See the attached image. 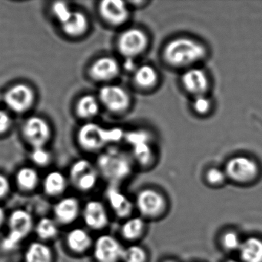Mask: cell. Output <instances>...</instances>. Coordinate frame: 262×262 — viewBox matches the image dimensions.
I'll return each mask as SVG.
<instances>
[{
  "instance_id": "cell-1",
  "label": "cell",
  "mask_w": 262,
  "mask_h": 262,
  "mask_svg": "<svg viewBox=\"0 0 262 262\" xmlns=\"http://www.w3.org/2000/svg\"><path fill=\"white\" fill-rule=\"evenodd\" d=\"M206 56L207 49L202 42L185 36L171 39L163 50L164 60L174 68H191Z\"/></svg>"
},
{
  "instance_id": "cell-2",
  "label": "cell",
  "mask_w": 262,
  "mask_h": 262,
  "mask_svg": "<svg viewBox=\"0 0 262 262\" xmlns=\"http://www.w3.org/2000/svg\"><path fill=\"white\" fill-rule=\"evenodd\" d=\"M97 168L105 179L117 185L131 176L133 159L120 150L110 148L99 156Z\"/></svg>"
},
{
  "instance_id": "cell-3",
  "label": "cell",
  "mask_w": 262,
  "mask_h": 262,
  "mask_svg": "<svg viewBox=\"0 0 262 262\" xmlns=\"http://www.w3.org/2000/svg\"><path fill=\"white\" fill-rule=\"evenodd\" d=\"M119 129H107L96 123L82 125L78 133V141L82 148L87 151H98L107 144L120 138Z\"/></svg>"
},
{
  "instance_id": "cell-4",
  "label": "cell",
  "mask_w": 262,
  "mask_h": 262,
  "mask_svg": "<svg viewBox=\"0 0 262 262\" xmlns=\"http://www.w3.org/2000/svg\"><path fill=\"white\" fill-rule=\"evenodd\" d=\"M33 226L31 214L24 209L13 211L9 217V232L2 242V248L11 251L28 236Z\"/></svg>"
},
{
  "instance_id": "cell-5",
  "label": "cell",
  "mask_w": 262,
  "mask_h": 262,
  "mask_svg": "<svg viewBox=\"0 0 262 262\" xmlns=\"http://www.w3.org/2000/svg\"><path fill=\"white\" fill-rule=\"evenodd\" d=\"M135 208L144 219H159L168 209L166 198L154 188H145L136 194Z\"/></svg>"
},
{
  "instance_id": "cell-6",
  "label": "cell",
  "mask_w": 262,
  "mask_h": 262,
  "mask_svg": "<svg viewBox=\"0 0 262 262\" xmlns=\"http://www.w3.org/2000/svg\"><path fill=\"white\" fill-rule=\"evenodd\" d=\"M228 179L237 184H247L254 181L259 174L257 162L244 156H234L227 162L225 168Z\"/></svg>"
},
{
  "instance_id": "cell-7",
  "label": "cell",
  "mask_w": 262,
  "mask_h": 262,
  "mask_svg": "<svg viewBox=\"0 0 262 262\" xmlns=\"http://www.w3.org/2000/svg\"><path fill=\"white\" fill-rule=\"evenodd\" d=\"M148 37L143 30L137 28L128 29L121 33L117 41L119 53L128 59L142 55L148 47Z\"/></svg>"
},
{
  "instance_id": "cell-8",
  "label": "cell",
  "mask_w": 262,
  "mask_h": 262,
  "mask_svg": "<svg viewBox=\"0 0 262 262\" xmlns=\"http://www.w3.org/2000/svg\"><path fill=\"white\" fill-rule=\"evenodd\" d=\"M99 171L97 168L85 159L76 161L70 168V181L80 191L93 189L97 183Z\"/></svg>"
},
{
  "instance_id": "cell-9",
  "label": "cell",
  "mask_w": 262,
  "mask_h": 262,
  "mask_svg": "<svg viewBox=\"0 0 262 262\" xmlns=\"http://www.w3.org/2000/svg\"><path fill=\"white\" fill-rule=\"evenodd\" d=\"M99 98L101 103L112 113H123L131 105L128 92L119 85H105L99 90Z\"/></svg>"
},
{
  "instance_id": "cell-10",
  "label": "cell",
  "mask_w": 262,
  "mask_h": 262,
  "mask_svg": "<svg viewBox=\"0 0 262 262\" xmlns=\"http://www.w3.org/2000/svg\"><path fill=\"white\" fill-rule=\"evenodd\" d=\"M35 100L34 92L26 84H16L4 95V102L12 111L23 113L30 110Z\"/></svg>"
},
{
  "instance_id": "cell-11",
  "label": "cell",
  "mask_w": 262,
  "mask_h": 262,
  "mask_svg": "<svg viewBox=\"0 0 262 262\" xmlns=\"http://www.w3.org/2000/svg\"><path fill=\"white\" fill-rule=\"evenodd\" d=\"M124 249L125 248L116 237L104 234L96 239L93 253L97 262H120Z\"/></svg>"
},
{
  "instance_id": "cell-12",
  "label": "cell",
  "mask_w": 262,
  "mask_h": 262,
  "mask_svg": "<svg viewBox=\"0 0 262 262\" xmlns=\"http://www.w3.org/2000/svg\"><path fill=\"white\" fill-rule=\"evenodd\" d=\"M23 134L33 148H39L44 147L47 143L51 130L47 121L38 116H33L24 123Z\"/></svg>"
},
{
  "instance_id": "cell-13",
  "label": "cell",
  "mask_w": 262,
  "mask_h": 262,
  "mask_svg": "<svg viewBox=\"0 0 262 262\" xmlns=\"http://www.w3.org/2000/svg\"><path fill=\"white\" fill-rule=\"evenodd\" d=\"M99 12L105 22L115 27L123 25L130 16L128 5L120 0H104L99 5Z\"/></svg>"
},
{
  "instance_id": "cell-14",
  "label": "cell",
  "mask_w": 262,
  "mask_h": 262,
  "mask_svg": "<svg viewBox=\"0 0 262 262\" xmlns=\"http://www.w3.org/2000/svg\"><path fill=\"white\" fill-rule=\"evenodd\" d=\"M185 91L196 96L206 95L210 86L208 75L199 67H191L184 72L181 79Z\"/></svg>"
},
{
  "instance_id": "cell-15",
  "label": "cell",
  "mask_w": 262,
  "mask_h": 262,
  "mask_svg": "<svg viewBox=\"0 0 262 262\" xmlns=\"http://www.w3.org/2000/svg\"><path fill=\"white\" fill-rule=\"evenodd\" d=\"M106 196L112 211L118 217L127 219L131 217L136 208L134 202L126 194L117 187H111Z\"/></svg>"
},
{
  "instance_id": "cell-16",
  "label": "cell",
  "mask_w": 262,
  "mask_h": 262,
  "mask_svg": "<svg viewBox=\"0 0 262 262\" xmlns=\"http://www.w3.org/2000/svg\"><path fill=\"white\" fill-rule=\"evenodd\" d=\"M82 215L85 223L92 229H103L110 222L106 208L99 201L93 200L89 202L84 208Z\"/></svg>"
},
{
  "instance_id": "cell-17",
  "label": "cell",
  "mask_w": 262,
  "mask_h": 262,
  "mask_svg": "<svg viewBox=\"0 0 262 262\" xmlns=\"http://www.w3.org/2000/svg\"><path fill=\"white\" fill-rule=\"evenodd\" d=\"M120 67L114 58H99L93 62L90 69V76L97 82H108L119 76Z\"/></svg>"
},
{
  "instance_id": "cell-18",
  "label": "cell",
  "mask_w": 262,
  "mask_h": 262,
  "mask_svg": "<svg viewBox=\"0 0 262 262\" xmlns=\"http://www.w3.org/2000/svg\"><path fill=\"white\" fill-rule=\"evenodd\" d=\"M79 209V201L76 198H65L55 205V217L62 224H70L77 219Z\"/></svg>"
},
{
  "instance_id": "cell-19",
  "label": "cell",
  "mask_w": 262,
  "mask_h": 262,
  "mask_svg": "<svg viewBox=\"0 0 262 262\" xmlns=\"http://www.w3.org/2000/svg\"><path fill=\"white\" fill-rule=\"evenodd\" d=\"M238 253L241 262H262V239L255 236L244 239Z\"/></svg>"
},
{
  "instance_id": "cell-20",
  "label": "cell",
  "mask_w": 262,
  "mask_h": 262,
  "mask_svg": "<svg viewBox=\"0 0 262 262\" xmlns=\"http://www.w3.org/2000/svg\"><path fill=\"white\" fill-rule=\"evenodd\" d=\"M146 229L145 219L141 216L128 217L120 228L121 235L128 242H136L144 235Z\"/></svg>"
},
{
  "instance_id": "cell-21",
  "label": "cell",
  "mask_w": 262,
  "mask_h": 262,
  "mask_svg": "<svg viewBox=\"0 0 262 262\" xmlns=\"http://www.w3.org/2000/svg\"><path fill=\"white\" fill-rule=\"evenodd\" d=\"M133 81L139 88L150 90L154 88L159 82V74L154 67L142 65L135 70Z\"/></svg>"
},
{
  "instance_id": "cell-22",
  "label": "cell",
  "mask_w": 262,
  "mask_h": 262,
  "mask_svg": "<svg viewBox=\"0 0 262 262\" xmlns=\"http://www.w3.org/2000/svg\"><path fill=\"white\" fill-rule=\"evenodd\" d=\"M89 23L86 16L82 12L73 11L70 19L62 24V30L72 37H79L86 32Z\"/></svg>"
},
{
  "instance_id": "cell-23",
  "label": "cell",
  "mask_w": 262,
  "mask_h": 262,
  "mask_svg": "<svg viewBox=\"0 0 262 262\" xmlns=\"http://www.w3.org/2000/svg\"><path fill=\"white\" fill-rule=\"evenodd\" d=\"M69 248L76 253H83L90 249L92 238L90 234L82 228L72 230L67 235Z\"/></svg>"
},
{
  "instance_id": "cell-24",
  "label": "cell",
  "mask_w": 262,
  "mask_h": 262,
  "mask_svg": "<svg viewBox=\"0 0 262 262\" xmlns=\"http://www.w3.org/2000/svg\"><path fill=\"white\" fill-rule=\"evenodd\" d=\"M67 186V179L60 171H52L44 179V190L48 195H59L64 192Z\"/></svg>"
},
{
  "instance_id": "cell-25",
  "label": "cell",
  "mask_w": 262,
  "mask_h": 262,
  "mask_svg": "<svg viewBox=\"0 0 262 262\" xmlns=\"http://www.w3.org/2000/svg\"><path fill=\"white\" fill-rule=\"evenodd\" d=\"M53 253L50 247L41 242L29 245L25 253L26 262H52Z\"/></svg>"
},
{
  "instance_id": "cell-26",
  "label": "cell",
  "mask_w": 262,
  "mask_h": 262,
  "mask_svg": "<svg viewBox=\"0 0 262 262\" xmlns=\"http://www.w3.org/2000/svg\"><path fill=\"white\" fill-rule=\"evenodd\" d=\"M99 101L91 95L82 96L76 105V113L82 119H92L99 113Z\"/></svg>"
},
{
  "instance_id": "cell-27",
  "label": "cell",
  "mask_w": 262,
  "mask_h": 262,
  "mask_svg": "<svg viewBox=\"0 0 262 262\" xmlns=\"http://www.w3.org/2000/svg\"><path fill=\"white\" fill-rule=\"evenodd\" d=\"M39 174L36 170L29 167L21 168L16 174V182L22 189L32 191L39 183Z\"/></svg>"
},
{
  "instance_id": "cell-28",
  "label": "cell",
  "mask_w": 262,
  "mask_h": 262,
  "mask_svg": "<svg viewBox=\"0 0 262 262\" xmlns=\"http://www.w3.org/2000/svg\"><path fill=\"white\" fill-rule=\"evenodd\" d=\"M146 142L136 143V146L133 148V159L141 166L148 167L153 162L154 155L152 149Z\"/></svg>"
},
{
  "instance_id": "cell-29",
  "label": "cell",
  "mask_w": 262,
  "mask_h": 262,
  "mask_svg": "<svg viewBox=\"0 0 262 262\" xmlns=\"http://www.w3.org/2000/svg\"><path fill=\"white\" fill-rule=\"evenodd\" d=\"M58 227L56 222L50 217L40 219L36 225V233L41 239L49 240L58 234Z\"/></svg>"
},
{
  "instance_id": "cell-30",
  "label": "cell",
  "mask_w": 262,
  "mask_h": 262,
  "mask_svg": "<svg viewBox=\"0 0 262 262\" xmlns=\"http://www.w3.org/2000/svg\"><path fill=\"white\" fill-rule=\"evenodd\" d=\"M146 250L139 245H132L125 248L122 262H148Z\"/></svg>"
},
{
  "instance_id": "cell-31",
  "label": "cell",
  "mask_w": 262,
  "mask_h": 262,
  "mask_svg": "<svg viewBox=\"0 0 262 262\" xmlns=\"http://www.w3.org/2000/svg\"><path fill=\"white\" fill-rule=\"evenodd\" d=\"M240 234L234 230H227L221 236L220 242L222 248L226 251H238L242 243Z\"/></svg>"
},
{
  "instance_id": "cell-32",
  "label": "cell",
  "mask_w": 262,
  "mask_h": 262,
  "mask_svg": "<svg viewBox=\"0 0 262 262\" xmlns=\"http://www.w3.org/2000/svg\"><path fill=\"white\" fill-rule=\"evenodd\" d=\"M227 179L225 170L219 168H210L205 173V181L211 186H221L225 184Z\"/></svg>"
},
{
  "instance_id": "cell-33",
  "label": "cell",
  "mask_w": 262,
  "mask_h": 262,
  "mask_svg": "<svg viewBox=\"0 0 262 262\" xmlns=\"http://www.w3.org/2000/svg\"><path fill=\"white\" fill-rule=\"evenodd\" d=\"M192 108L197 114L203 116L208 114L212 108V102L206 95L196 96L192 102Z\"/></svg>"
},
{
  "instance_id": "cell-34",
  "label": "cell",
  "mask_w": 262,
  "mask_h": 262,
  "mask_svg": "<svg viewBox=\"0 0 262 262\" xmlns=\"http://www.w3.org/2000/svg\"><path fill=\"white\" fill-rule=\"evenodd\" d=\"M53 14L57 20L59 21L61 25L65 24L70 16H71L73 11H71L67 4L64 2H56L53 4L52 7Z\"/></svg>"
},
{
  "instance_id": "cell-35",
  "label": "cell",
  "mask_w": 262,
  "mask_h": 262,
  "mask_svg": "<svg viewBox=\"0 0 262 262\" xmlns=\"http://www.w3.org/2000/svg\"><path fill=\"white\" fill-rule=\"evenodd\" d=\"M32 161L39 166H46L51 160V155L44 147L33 148L31 152Z\"/></svg>"
},
{
  "instance_id": "cell-36",
  "label": "cell",
  "mask_w": 262,
  "mask_h": 262,
  "mask_svg": "<svg viewBox=\"0 0 262 262\" xmlns=\"http://www.w3.org/2000/svg\"><path fill=\"white\" fill-rule=\"evenodd\" d=\"M11 125V118L7 112L0 110V134L8 131Z\"/></svg>"
},
{
  "instance_id": "cell-37",
  "label": "cell",
  "mask_w": 262,
  "mask_h": 262,
  "mask_svg": "<svg viewBox=\"0 0 262 262\" xmlns=\"http://www.w3.org/2000/svg\"><path fill=\"white\" fill-rule=\"evenodd\" d=\"M10 189V184L8 179L4 174H0V199L5 197Z\"/></svg>"
},
{
  "instance_id": "cell-38",
  "label": "cell",
  "mask_w": 262,
  "mask_h": 262,
  "mask_svg": "<svg viewBox=\"0 0 262 262\" xmlns=\"http://www.w3.org/2000/svg\"><path fill=\"white\" fill-rule=\"evenodd\" d=\"M5 211H4V208H3L2 207H0V226L4 224V221H5Z\"/></svg>"
},
{
  "instance_id": "cell-39",
  "label": "cell",
  "mask_w": 262,
  "mask_h": 262,
  "mask_svg": "<svg viewBox=\"0 0 262 262\" xmlns=\"http://www.w3.org/2000/svg\"><path fill=\"white\" fill-rule=\"evenodd\" d=\"M162 262H177L176 260H173V259H165Z\"/></svg>"
},
{
  "instance_id": "cell-40",
  "label": "cell",
  "mask_w": 262,
  "mask_h": 262,
  "mask_svg": "<svg viewBox=\"0 0 262 262\" xmlns=\"http://www.w3.org/2000/svg\"><path fill=\"white\" fill-rule=\"evenodd\" d=\"M225 262H241V261H238V260H233V259H229V260H225Z\"/></svg>"
},
{
  "instance_id": "cell-41",
  "label": "cell",
  "mask_w": 262,
  "mask_h": 262,
  "mask_svg": "<svg viewBox=\"0 0 262 262\" xmlns=\"http://www.w3.org/2000/svg\"><path fill=\"white\" fill-rule=\"evenodd\" d=\"M4 102V95L0 94V103Z\"/></svg>"
}]
</instances>
